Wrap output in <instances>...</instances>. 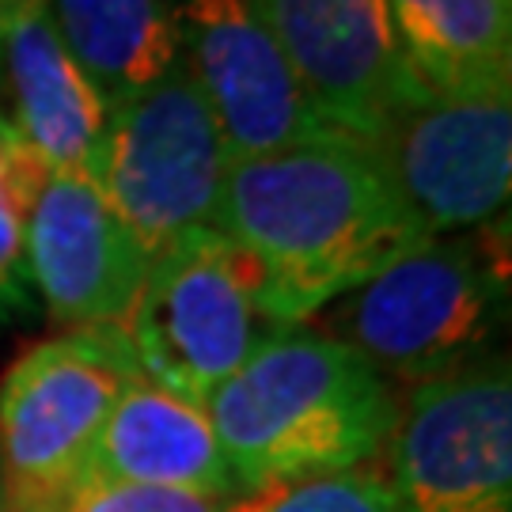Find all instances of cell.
Wrapping results in <instances>:
<instances>
[{"label":"cell","mask_w":512,"mask_h":512,"mask_svg":"<svg viewBox=\"0 0 512 512\" xmlns=\"http://www.w3.org/2000/svg\"><path fill=\"white\" fill-rule=\"evenodd\" d=\"M213 228L255 262L266 327L308 323L425 239L372 148L353 137L228 164Z\"/></svg>","instance_id":"6da1fadb"},{"label":"cell","mask_w":512,"mask_h":512,"mask_svg":"<svg viewBox=\"0 0 512 512\" xmlns=\"http://www.w3.org/2000/svg\"><path fill=\"white\" fill-rule=\"evenodd\" d=\"M202 410L243 494L368 463L399 421L384 376L308 323L266 327Z\"/></svg>","instance_id":"7a4b0ae2"},{"label":"cell","mask_w":512,"mask_h":512,"mask_svg":"<svg viewBox=\"0 0 512 512\" xmlns=\"http://www.w3.org/2000/svg\"><path fill=\"white\" fill-rule=\"evenodd\" d=\"M505 224L471 236L421 239L361 289L334 300L323 334L380 376L429 384L482 361L509 308Z\"/></svg>","instance_id":"3957f363"},{"label":"cell","mask_w":512,"mask_h":512,"mask_svg":"<svg viewBox=\"0 0 512 512\" xmlns=\"http://www.w3.org/2000/svg\"><path fill=\"white\" fill-rule=\"evenodd\" d=\"M137 365L118 334L31 346L0 384V490L8 512H50L88 482L95 440Z\"/></svg>","instance_id":"277c9868"},{"label":"cell","mask_w":512,"mask_h":512,"mask_svg":"<svg viewBox=\"0 0 512 512\" xmlns=\"http://www.w3.org/2000/svg\"><path fill=\"white\" fill-rule=\"evenodd\" d=\"M255 289V262L220 228L179 236L148 262L129 315L126 346L137 372L183 403L205 406L266 334Z\"/></svg>","instance_id":"5b68a950"},{"label":"cell","mask_w":512,"mask_h":512,"mask_svg":"<svg viewBox=\"0 0 512 512\" xmlns=\"http://www.w3.org/2000/svg\"><path fill=\"white\" fill-rule=\"evenodd\" d=\"M228 152L183 61L110 107L95 183L148 262L194 228H213Z\"/></svg>","instance_id":"8992f818"},{"label":"cell","mask_w":512,"mask_h":512,"mask_svg":"<svg viewBox=\"0 0 512 512\" xmlns=\"http://www.w3.org/2000/svg\"><path fill=\"white\" fill-rule=\"evenodd\" d=\"M384 448L395 512H509V365L486 357L414 384Z\"/></svg>","instance_id":"52a82bcc"},{"label":"cell","mask_w":512,"mask_h":512,"mask_svg":"<svg viewBox=\"0 0 512 512\" xmlns=\"http://www.w3.org/2000/svg\"><path fill=\"white\" fill-rule=\"evenodd\" d=\"M421 236L478 228L505 213L512 186V92L429 95L365 141Z\"/></svg>","instance_id":"ba28073f"},{"label":"cell","mask_w":512,"mask_h":512,"mask_svg":"<svg viewBox=\"0 0 512 512\" xmlns=\"http://www.w3.org/2000/svg\"><path fill=\"white\" fill-rule=\"evenodd\" d=\"M179 61L217 122L228 164L342 137L311 107L255 0H186Z\"/></svg>","instance_id":"9c48e42d"},{"label":"cell","mask_w":512,"mask_h":512,"mask_svg":"<svg viewBox=\"0 0 512 512\" xmlns=\"http://www.w3.org/2000/svg\"><path fill=\"white\" fill-rule=\"evenodd\" d=\"M311 107L330 129L372 141L395 110L429 99L391 27L387 0H255Z\"/></svg>","instance_id":"30bf717a"},{"label":"cell","mask_w":512,"mask_h":512,"mask_svg":"<svg viewBox=\"0 0 512 512\" xmlns=\"http://www.w3.org/2000/svg\"><path fill=\"white\" fill-rule=\"evenodd\" d=\"M27 274L57 327L126 338L148 255L88 171H50L27 228Z\"/></svg>","instance_id":"8fae6325"},{"label":"cell","mask_w":512,"mask_h":512,"mask_svg":"<svg viewBox=\"0 0 512 512\" xmlns=\"http://www.w3.org/2000/svg\"><path fill=\"white\" fill-rule=\"evenodd\" d=\"M0 114L50 171L95 175L110 107L57 38L42 0H16L0 19Z\"/></svg>","instance_id":"7c38bea8"},{"label":"cell","mask_w":512,"mask_h":512,"mask_svg":"<svg viewBox=\"0 0 512 512\" xmlns=\"http://www.w3.org/2000/svg\"><path fill=\"white\" fill-rule=\"evenodd\" d=\"M88 482L186 490L224 505L243 494L202 406L183 403L141 372L129 376L110 406L107 425L95 440Z\"/></svg>","instance_id":"4fadbf2b"},{"label":"cell","mask_w":512,"mask_h":512,"mask_svg":"<svg viewBox=\"0 0 512 512\" xmlns=\"http://www.w3.org/2000/svg\"><path fill=\"white\" fill-rule=\"evenodd\" d=\"M387 12L429 95L512 92V0H387Z\"/></svg>","instance_id":"5bb4252c"},{"label":"cell","mask_w":512,"mask_h":512,"mask_svg":"<svg viewBox=\"0 0 512 512\" xmlns=\"http://www.w3.org/2000/svg\"><path fill=\"white\" fill-rule=\"evenodd\" d=\"M42 8L107 107L179 65V12L171 0H42Z\"/></svg>","instance_id":"9a60e30c"},{"label":"cell","mask_w":512,"mask_h":512,"mask_svg":"<svg viewBox=\"0 0 512 512\" xmlns=\"http://www.w3.org/2000/svg\"><path fill=\"white\" fill-rule=\"evenodd\" d=\"M50 179V167L38 160L12 122L0 114V319L31 304L27 274V228L31 213Z\"/></svg>","instance_id":"2e32d148"},{"label":"cell","mask_w":512,"mask_h":512,"mask_svg":"<svg viewBox=\"0 0 512 512\" xmlns=\"http://www.w3.org/2000/svg\"><path fill=\"white\" fill-rule=\"evenodd\" d=\"M224 512H395V497H391L384 467L368 459L330 475L255 486L236 501H228Z\"/></svg>","instance_id":"e0dca14e"},{"label":"cell","mask_w":512,"mask_h":512,"mask_svg":"<svg viewBox=\"0 0 512 512\" xmlns=\"http://www.w3.org/2000/svg\"><path fill=\"white\" fill-rule=\"evenodd\" d=\"M50 512H224V501L160 486L126 482H84Z\"/></svg>","instance_id":"ac0fdd59"},{"label":"cell","mask_w":512,"mask_h":512,"mask_svg":"<svg viewBox=\"0 0 512 512\" xmlns=\"http://www.w3.org/2000/svg\"><path fill=\"white\" fill-rule=\"evenodd\" d=\"M0 512H8V509H4V490H0Z\"/></svg>","instance_id":"d6986e66"}]
</instances>
